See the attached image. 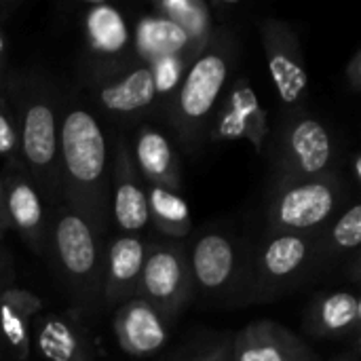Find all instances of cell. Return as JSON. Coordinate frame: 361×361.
I'll use <instances>...</instances> for the list:
<instances>
[{
    "label": "cell",
    "instance_id": "9a60e30c",
    "mask_svg": "<svg viewBox=\"0 0 361 361\" xmlns=\"http://www.w3.org/2000/svg\"><path fill=\"white\" fill-rule=\"evenodd\" d=\"M110 150V224H114L118 233L140 235L150 224L144 180L131 161L125 135H116Z\"/></svg>",
    "mask_w": 361,
    "mask_h": 361
},
{
    "label": "cell",
    "instance_id": "52a82bcc",
    "mask_svg": "<svg viewBox=\"0 0 361 361\" xmlns=\"http://www.w3.org/2000/svg\"><path fill=\"white\" fill-rule=\"evenodd\" d=\"M349 205V188L338 171L275 182L267 199V228L319 233Z\"/></svg>",
    "mask_w": 361,
    "mask_h": 361
},
{
    "label": "cell",
    "instance_id": "8fae6325",
    "mask_svg": "<svg viewBox=\"0 0 361 361\" xmlns=\"http://www.w3.org/2000/svg\"><path fill=\"white\" fill-rule=\"evenodd\" d=\"M258 32L283 114L307 110L311 78L302 57L298 32L288 21L277 17L262 19L258 23Z\"/></svg>",
    "mask_w": 361,
    "mask_h": 361
},
{
    "label": "cell",
    "instance_id": "277c9868",
    "mask_svg": "<svg viewBox=\"0 0 361 361\" xmlns=\"http://www.w3.org/2000/svg\"><path fill=\"white\" fill-rule=\"evenodd\" d=\"M108 235L78 207L59 201L49 214L47 250L53 271L82 309L99 302L102 262Z\"/></svg>",
    "mask_w": 361,
    "mask_h": 361
},
{
    "label": "cell",
    "instance_id": "9c48e42d",
    "mask_svg": "<svg viewBox=\"0 0 361 361\" xmlns=\"http://www.w3.org/2000/svg\"><path fill=\"white\" fill-rule=\"evenodd\" d=\"M137 66L131 21L114 4L91 2L82 15V80L85 85L116 76Z\"/></svg>",
    "mask_w": 361,
    "mask_h": 361
},
{
    "label": "cell",
    "instance_id": "484cf974",
    "mask_svg": "<svg viewBox=\"0 0 361 361\" xmlns=\"http://www.w3.org/2000/svg\"><path fill=\"white\" fill-rule=\"evenodd\" d=\"M150 8L154 15L176 23L199 49L207 47L216 30L214 15L205 0H154Z\"/></svg>",
    "mask_w": 361,
    "mask_h": 361
},
{
    "label": "cell",
    "instance_id": "e0dca14e",
    "mask_svg": "<svg viewBox=\"0 0 361 361\" xmlns=\"http://www.w3.org/2000/svg\"><path fill=\"white\" fill-rule=\"evenodd\" d=\"M228 361H317V353L286 326L256 319L231 336Z\"/></svg>",
    "mask_w": 361,
    "mask_h": 361
},
{
    "label": "cell",
    "instance_id": "ac0fdd59",
    "mask_svg": "<svg viewBox=\"0 0 361 361\" xmlns=\"http://www.w3.org/2000/svg\"><path fill=\"white\" fill-rule=\"evenodd\" d=\"M171 324L173 322L146 298L133 296L116 307L112 328L121 351L131 357H150L169 341Z\"/></svg>",
    "mask_w": 361,
    "mask_h": 361
},
{
    "label": "cell",
    "instance_id": "d590c367",
    "mask_svg": "<svg viewBox=\"0 0 361 361\" xmlns=\"http://www.w3.org/2000/svg\"><path fill=\"white\" fill-rule=\"evenodd\" d=\"M334 361H353V360H347V357H341V360H334Z\"/></svg>",
    "mask_w": 361,
    "mask_h": 361
},
{
    "label": "cell",
    "instance_id": "f546056e",
    "mask_svg": "<svg viewBox=\"0 0 361 361\" xmlns=\"http://www.w3.org/2000/svg\"><path fill=\"white\" fill-rule=\"evenodd\" d=\"M345 80L353 93H361V49H357L345 66Z\"/></svg>",
    "mask_w": 361,
    "mask_h": 361
},
{
    "label": "cell",
    "instance_id": "836d02e7",
    "mask_svg": "<svg viewBox=\"0 0 361 361\" xmlns=\"http://www.w3.org/2000/svg\"><path fill=\"white\" fill-rule=\"evenodd\" d=\"M8 231V224H6V218H4V205H2V180H0V239L6 235Z\"/></svg>",
    "mask_w": 361,
    "mask_h": 361
},
{
    "label": "cell",
    "instance_id": "1f68e13d",
    "mask_svg": "<svg viewBox=\"0 0 361 361\" xmlns=\"http://www.w3.org/2000/svg\"><path fill=\"white\" fill-rule=\"evenodd\" d=\"M13 269H11V260L4 256V252L0 250V290L13 286Z\"/></svg>",
    "mask_w": 361,
    "mask_h": 361
},
{
    "label": "cell",
    "instance_id": "cb8c5ba5",
    "mask_svg": "<svg viewBox=\"0 0 361 361\" xmlns=\"http://www.w3.org/2000/svg\"><path fill=\"white\" fill-rule=\"evenodd\" d=\"M322 271H330L347 258H357L361 243V203L351 201L330 224L317 233Z\"/></svg>",
    "mask_w": 361,
    "mask_h": 361
},
{
    "label": "cell",
    "instance_id": "d4e9b609",
    "mask_svg": "<svg viewBox=\"0 0 361 361\" xmlns=\"http://www.w3.org/2000/svg\"><path fill=\"white\" fill-rule=\"evenodd\" d=\"M144 186L148 203V222L169 241L186 239L192 231V214L188 203L176 190H167L152 184Z\"/></svg>",
    "mask_w": 361,
    "mask_h": 361
},
{
    "label": "cell",
    "instance_id": "e575fe53",
    "mask_svg": "<svg viewBox=\"0 0 361 361\" xmlns=\"http://www.w3.org/2000/svg\"><path fill=\"white\" fill-rule=\"evenodd\" d=\"M0 361H13L8 357V353H6V349H4V345H2V341H0Z\"/></svg>",
    "mask_w": 361,
    "mask_h": 361
},
{
    "label": "cell",
    "instance_id": "6da1fadb",
    "mask_svg": "<svg viewBox=\"0 0 361 361\" xmlns=\"http://www.w3.org/2000/svg\"><path fill=\"white\" fill-rule=\"evenodd\" d=\"M110 163L108 133L95 110L76 99L61 104L59 201L82 209L106 235L110 228Z\"/></svg>",
    "mask_w": 361,
    "mask_h": 361
},
{
    "label": "cell",
    "instance_id": "8992f818",
    "mask_svg": "<svg viewBox=\"0 0 361 361\" xmlns=\"http://www.w3.org/2000/svg\"><path fill=\"white\" fill-rule=\"evenodd\" d=\"M271 184L315 178L338 171V144L334 131L307 110L288 112L269 133L267 148Z\"/></svg>",
    "mask_w": 361,
    "mask_h": 361
},
{
    "label": "cell",
    "instance_id": "5bb4252c",
    "mask_svg": "<svg viewBox=\"0 0 361 361\" xmlns=\"http://www.w3.org/2000/svg\"><path fill=\"white\" fill-rule=\"evenodd\" d=\"M87 89L91 93L95 114H104L121 123L144 118L159 104L150 68L144 63H137L116 76L91 82Z\"/></svg>",
    "mask_w": 361,
    "mask_h": 361
},
{
    "label": "cell",
    "instance_id": "7a4b0ae2",
    "mask_svg": "<svg viewBox=\"0 0 361 361\" xmlns=\"http://www.w3.org/2000/svg\"><path fill=\"white\" fill-rule=\"evenodd\" d=\"M11 104L19 159L44 195L49 207L61 199L59 190V116L61 102L55 87L38 72H8L4 85Z\"/></svg>",
    "mask_w": 361,
    "mask_h": 361
},
{
    "label": "cell",
    "instance_id": "7c38bea8",
    "mask_svg": "<svg viewBox=\"0 0 361 361\" xmlns=\"http://www.w3.org/2000/svg\"><path fill=\"white\" fill-rule=\"evenodd\" d=\"M269 133V112L260 104L252 80L245 74L233 76L212 114L207 142L224 144L245 140L258 154H264Z\"/></svg>",
    "mask_w": 361,
    "mask_h": 361
},
{
    "label": "cell",
    "instance_id": "7402d4cb",
    "mask_svg": "<svg viewBox=\"0 0 361 361\" xmlns=\"http://www.w3.org/2000/svg\"><path fill=\"white\" fill-rule=\"evenodd\" d=\"M32 349L44 361L93 360L82 326L68 315H38L32 324Z\"/></svg>",
    "mask_w": 361,
    "mask_h": 361
},
{
    "label": "cell",
    "instance_id": "30bf717a",
    "mask_svg": "<svg viewBox=\"0 0 361 361\" xmlns=\"http://www.w3.org/2000/svg\"><path fill=\"white\" fill-rule=\"evenodd\" d=\"M137 296L146 298L171 322L195 298L188 247L182 241H148Z\"/></svg>",
    "mask_w": 361,
    "mask_h": 361
},
{
    "label": "cell",
    "instance_id": "2e32d148",
    "mask_svg": "<svg viewBox=\"0 0 361 361\" xmlns=\"http://www.w3.org/2000/svg\"><path fill=\"white\" fill-rule=\"evenodd\" d=\"M148 252V239L142 235L116 233L106 241L104 262H102V305H121L140 290V277Z\"/></svg>",
    "mask_w": 361,
    "mask_h": 361
},
{
    "label": "cell",
    "instance_id": "4fadbf2b",
    "mask_svg": "<svg viewBox=\"0 0 361 361\" xmlns=\"http://www.w3.org/2000/svg\"><path fill=\"white\" fill-rule=\"evenodd\" d=\"M0 180H2L4 218L8 228H13L34 254L44 256L49 214H51L44 195L34 184L21 161L2 165Z\"/></svg>",
    "mask_w": 361,
    "mask_h": 361
},
{
    "label": "cell",
    "instance_id": "603a6c76",
    "mask_svg": "<svg viewBox=\"0 0 361 361\" xmlns=\"http://www.w3.org/2000/svg\"><path fill=\"white\" fill-rule=\"evenodd\" d=\"M133 55L137 63L150 66L169 55H190L197 57L203 49L195 47L192 40L171 21L148 13L140 15L131 25Z\"/></svg>",
    "mask_w": 361,
    "mask_h": 361
},
{
    "label": "cell",
    "instance_id": "ba28073f",
    "mask_svg": "<svg viewBox=\"0 0 361 361\" xmlns=\"http://www.w3.org/2000/svg\"><path fill=\"white\" fill-rule=\"evenodd\" d=\"M250 247L235 237L207 231L188 247L195 294L214 305H247Z\"/></svg>",
    "mask_w": 361,
    "mask_h": 361
},
{
    "label": "cell",
    "instance_id": "ffe728a7",
    "mask_svg": "<svg viewBox=\"0 0 361 361\" xmlns=\"http://www.w3.org/2000/svg\"><path fill=\"white\" fill-rule=\"evenodd\" d=\"M42 309L44 300L25 288L0 290V341L13 361H30L32 324Z\"/></svg>",
    "mask_w": 361,
    "mask_h": 361
},
{
    "label": "cell",
    "instance_id": "4316f807",
    "mask_svg": "<svg viewBox=\"0 0 361 361\" xmlns=\"http://www.w3.org/2000/svg\"><path fill=\"white\" fill-rule=\"evenodd\" d=\"M192 61H195V57H190V55H169V57H163L148 66L150 74H152L157 99L163 104V108L173 97V93L180 89Z\"/></svg>",
    "mask_w": 361,
    "mask_h": 361
},
{
    "label": "cell",
    "instance_id": "44dd1931",
    "mask_svg": "<svg viewBox=\"0 0 361 361\" xmlns=\"http://www.w3.org/2000/svg\"><path fill=\"white\" fill-rule=\"evenodd\" d=\"M360 326V298L345 290L319 294L305 313V332L317 341H343L357 336Z\"/></svg>",
    "mask_w": 361,
    "mask_h": 361
},
{
    "label": "cell",
    "instance_id": "d6986e66",
    "mask_svg": "<svg viewBox=\"0 0 361 361\" xmlns=\"http://www.w3.org/2000/svg\"><path fill=\"white\" fill-rule=\"evenodd\" d=\"M129 152L144 184L161 186L176 192L180 190L182 186L180 154L176 144L163 129L154 125H142L135 131Z\"/></svg>",
    "mask_w": 361,
    "mask_h": 361
},
{
    "label": "cell",
    "instance_id": "f1b7e54d",
    "mask_svg": "<svg viewBox=\"0 0 361 361\" xmlns=\"http://www.w3.org/2000/svg\"><path fill=\"white\" fill-rule=\"evenodd\" d=\"M228 357H231V336H224L188 361H228Z\"/></svg>",
    "mask_w": 361,
    "mask_h": 361
},
{
    "label": "cell",
    "instance_id": "d6a6232c",
    "mask_svg": "<svg viewBox=\"0 0 361 361\" xmlns=\"http://www.w3.org/2000/svg\"><path fill=\"white\" fill-rule=\"evenodd\" d=\"M351 173H353V182L360 186L361 184V157L360 152L353 154V161H351Z\"/></svg>",
    "mask_w": 361,
    "mask_h": 361
},
{
    "label": "cell",
    "instance_id": "4dcf8cb0",
    "mask_svg": "<svg viewBox=\"0 0 361 361\" xmlns=\"http://www.w3.org/2000/svg\"><path fill=\"white\" fill-rule=\"evenodd\" d=\"M6 61H8V38H6V34L0 30V93L4 91L6 76H8Z\"/></svg>",
    "mask_w": 361,
    "mask_h": 361
},
{
    "label": "cell",
    "instance_id": "83f0119b",
    "mask_svg": "<svg viewBox=\"0 0 361 361\" xmlns=\"http://www.w3.org/2000/svg\"><path fill=\"white\" fill-rule=\"evenodd\" d=\"M0 161H2V165L21 161L15 116H13V110H11V104H8L4 91L0 93Z\"/></svg>",
    "mask_w": 361,
    "mask_h": 361
},
{
    "label": "cell",
    "instance_id": "3957f363",
    "mask_svg": "<svg viewBox=\"0 0 361 361\" xmlns=\"http://www.w3.org/2000/svg\"><path fill=\"white\" fill-rule=\"evenodd\" d=\"M241 42L231 25H216L207 47L190 63L180 89L163 112L186 152H197L207 142L212 114L239 66Z\"/></svg>",
    "mask_w": 361,
    "mask_h": 361
},
{
    "label": "cell",
    "instance_id": "5b68a950",
    "mask_svg": "<svg viewBox=\"0 0 361 361\" xmlns=\"http://www.w3.org/2000/svg\"><path fill=\"white\" fill-rule=\"evenodd\" d=\"M322 271L317 233L267 228L247 254V305L271 302Z\"/></svg>",
    "mask_w": 361,
    "mask_h": 361
}]
</instances>
